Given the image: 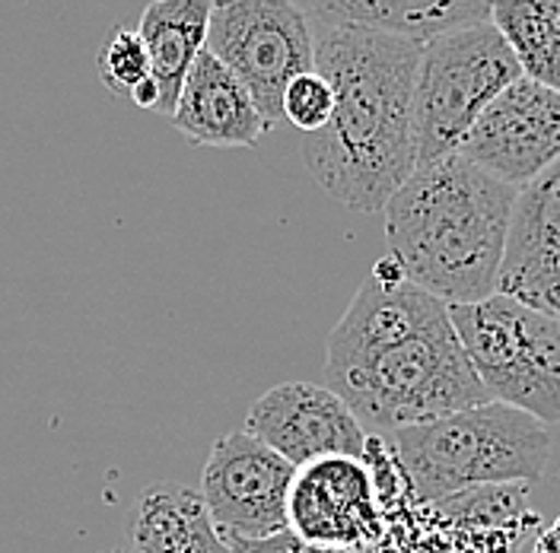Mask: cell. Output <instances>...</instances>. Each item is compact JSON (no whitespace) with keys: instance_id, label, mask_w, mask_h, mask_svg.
Masks as SVG:
<instances>
[{"instance_id":"11","label":"cell","mask_w":560,"mask_h":553,"mask_svg":"<svg viewBox=\"0 0 560 553\" xmlns=\"http://www.w3.org/2000/svg\"><path fill=\"white\" fill-rule=\"evenodd\" d=\"M245 433L287 458L293 468L328 455H366V430L348 404L315 381H283L268 388L245 414Z\"/></svg>"},{"instance_id":"4","label":"cell","mask_w":560,"mask_h":553,"mask_svg":"<svg viewBox=\"0 0 560 553\" xmlns=\"http://www.w3.org/2000/svg\"><path fill=\"white\" fill-rule=\"evenodd\" d=\"M388 443L420 503H440L475 486L532 484L551 458L548 426L500 401L401 426L388 433Z\"/></svg>"},{"instance_id":"10","label":"cell","mask_w":560,"mask_h":553,"mask_svg":"<svg viewBox=\"0 0 560 553\" xmlns=\"http://www.w3.org/2000/svg\"><path fill=\"white\" fill-rule=\"evenodd\" d=\"M455 153L520 191L560 160V93L520 77L481 111Z\"/></svg>"},{"instance_id":"14","label":"cell","mask_w":560,"mask_h":553,"mask_svg":"<svg viewBox=\"0 0 560 553\" xmlns=\"http://www.w3.org/2000/svg\"><path fill=\"white\" fill-rule=\"evenodd\" d=\"M493 0H310L318 23L430 42L488 23Z\"/></svg>"},{"instance_id":"17","label":"cell","mask_w":560,"mask_h":553,"mask_svg":"<svg viewBox=\"0 0 560 553\" xmlns=\"http://www.w3.org/2000/svg\"><path fill=\"white\" fill-rule=\"evenodd\" d=\"M490 26L510 45L523 77L560 93V0H493Z\"/></svg>"},{"instance_id":"23","label":"cell","mask_w":560,"mask_h":553,"mask_svg":"<svg viewBox=\"0 0 560 553\" xmlns=\"http://www.w3.org/2000/svg\"><path fill=\"white\" fill-rule=\"evenodd\" d=\"M105 553H135V551H128V548H118V551H105Z\"/></svg>"},{"instance_id":"24","label":"cell","mask_w":560,"mask_h":553,"mask_svg":"<svg viewBox=\"0 0 560 553\" xmlns=\"http://www.w3.org/2000/svg\"><path fill=\"white\" fill-rule=\"evenodd\" d=\"M558 321H560V309H558Z\"/></svg>"},{"instance_id":"22","label":"cell","mask_w":560,"mask_h":553,"mask_svg":"<svg viewBox=\"0 0 560 553\" xmlns=\"http://www.w3.org/2000/svg\"><path fill=\"white\" fill-rule=\"evenodd\" d=\"M535 553H560V519L555 521V525H548V528L538 534Z\"/></svg>"},{"instance_id":"1","label":"cell","mask_w":560,"mask_h":553,"mask_svg":"<svg viewBox=\"0 0 560 553\" xmlns=\"http://www.w3.org/2000/svg\"><path fill=\"white\" fill-rule=\"evenodd\" d=\"M325 385L360 426L395 433L488 404L450 306L383 258L350 299L325 344Z\"/></svg>"},{"instance_id":"21","label":"cell","mask_w":560,"mask_h":553,"mask_svg":"<svg viewBox=\"0 0 560 553\" xmlns=\"http://www.w3.org/2000/svg\"><path fill=\"white\" fill-rule=\"evenodd\" d=\"M131 103L143 108V111H160V86L153 83V77H147L143 83H138L128 96Z\"/></svg>"},{"instance_id":"16","label":"cell","mask_w":560,"mask_h":553,"mask_svg":"<svg viewBox=\"0 0 560 553\" xmlns=\"http://www.w3.org/2000/svg\"><path fill=\"white\" fill-rule=\"evenodd\" d=\"M131 544L135 553H233L217 534L201 493L173 481L150 484L140 493Z\"/></svg>"},{"instance_id":"20","label":"cell","mask_w":560,"mask_h":553,"mask_svg":"<svg viewBox=\"0 0 560 553\" xmlns=\"http://www.w3.org/2000/svg\"><path fill=\"white\" fill-rule=\"evenodd\" d=\"M233 553H376V551H338V548H318L310 544L303 538H296L290 528H283L271 538H261V541H240V544H230Z\"/></svg>"},{"instance_id":"7","label":"cell","mask_w":560,"mask_h":553,"mask_svg":"<svg viewBox=\"0 0 560 553\" xmlns=\"http://www.w3.org/2000/svg\"><path fill=\"white\" fill-rule=\"evenodd\" d=\"M205 48L240 77L271 128L283 121L287 83L315 70L313 20L296 0H213Z\"/></svg>"},{"instance_id":"19","label":"cell","mask_w":560,"mask_h":553,"mask_svg":"<svg viewBox=\"0 0 560 553\" xmlns=\"http://www.w3.org/2000/svg\"><path fill=\"white\" fill-rule=\"evenodd\" d=\"M331 108H335L331 83L318 70H306V73L293 77L283 90V99H280L283 118L303 134L322 131L331 118Z\"/></svg>"},{"instance_id":"13","label":"cell","mask_w":560,"mask_h":553,"mask_svg":"<svg viewBox=\"0 0 560 553\" xmlns=\"http://www.w3.org/2000/svg\"><path fill=\"white\" fill-rule=\"evenodd\" d=\"M170 118L175 131H182L191 143L223 150L258 146L271 131L240 77L223 61H217V55H210L208 48L185 73Z\"/></svg>"},{"instance_id":"6","label":"cell","mask_w":560,"mask_h":553,"mask_svg":"<svg viewBox=\"0 0 560 553\" xmlns=\"http://www.w3.org/2000/svg\"><path fill=\"white\" fill-rule=\"evenodd\" d=\"M520 77L523 70L490 20L423 42L415 83V163L427 166L455 153L481 111Z\"/></svg>"},{"instance_id":"3","label":"cell","mask_w":560,"mask_h":553,"mask_svg":"<svg viewBox=\"0 0 560 553\" xmlns=\"http://www.w3.org/2000/svg\"><path fill=\"white\" fill-rule=\"evenodd\" d=\"M516 188L450 153L418 166L385 204L388 258L446 306L497 293Z\"/></svg>"},{"instance_id":"9","label":"cell","mask_w":560,"mask_h":553,"mask_svg":"<svg viewBox=\"0 0 560 553\" xmlns=\"http://www.w3.org/2000/svg\"><path fill=\"white\" fill-rule=\"evenodd\" d=\"M287 528L318 548L376 551L385 521L366 458L328 455L296 468L287 493Z\"/></svg>"},{"instance_id":"5","label":"cell","mask_w":560,"mask_h":553,"mask_svg":"<svg viewBox=\"0 0 560 553\" xmlns=\"http://www.w3.org/2000/svg\"><path fill=\"white\" fill-rule=\"evenodd\" d=\"M462 350L490 401L560 423V321L506 293L450 306Z\"/></svg>"},{"instance_id":"2","label":"cell","mask_w":560,"mask_h":553,"mask_svg":"<svg viewBox=\"0 0 560 553\" xmlns=\"http://www.w3.org/2000/svg\"><path fill=\"white\" fill-rule=\"evenodd\" d=\"M315 70L335 108L303 138V163L328 198L380 213L415 173V83L423 42L353 26H313Z\"/></svg>"},{"instance_id":"18","label":"cell","mask_w":560,"mask_h":553,"mask_svg":"<svg viewBox=\"0 0 560 553\" xmlns=\"http://www.w3.org/2000/svg\"><path fill=\"white\" fill-rule=\"evenodd\" d=\"M96 70L108 93L115 96H131V90L150 77V58L140 42L138 30H121L115 26L105 35L96 55Z\"/></svg>"},{"instance_id":"15","label":"cell","mask_w":560,"mask_h":553,"mask_svg":"<svg viewBox=\"0 0 560 553\" xmlns=\"http://www.w3.org/2000/svg\"><path fill=\"white\" fill-rule=\"evenodd\" d=\"M210 7L213 0H150L140 13L138 35L160 86V115H173L182 80L205 51Z\"/></svg>"},{"instance_id":"8","label":"cell","mask_w":560,"mask_h":553,"mask_svg":"<svg viewBox=\"0 0 560 553\" xmlns=\"http://www.w3.org/2000/svg\"><path fill=\"white\" fill-rule=\"evenodd\" d=\"M296 468L245 430L213 443L201 474V503L226 544L261 541L287 528V493Z\"/></svg>"},{"instance_id":"12","label":"cell","mask_w":560,"mask_h":553,"mask_svg":"<svg viewBox=\"0 0 560 553\" xmlns=\"http://www.w3.org/2000/svg\"><path fill=\"white\" fill-rule=\"evenodd\" d=\"M497 293L548 315L560 309V160L520 188Z\"/></svg>"}]
</instances>
